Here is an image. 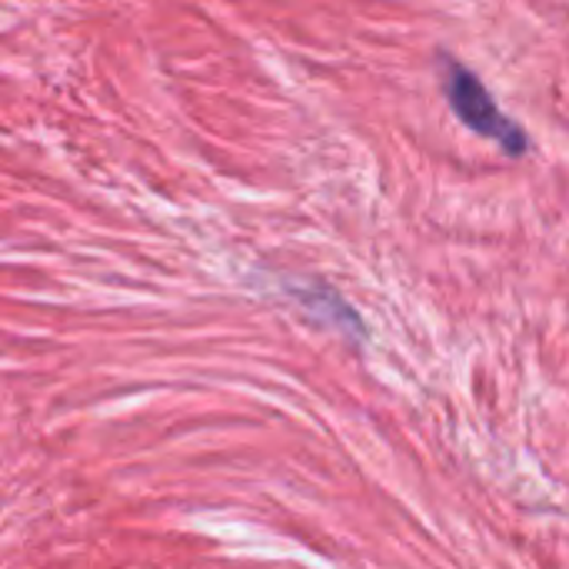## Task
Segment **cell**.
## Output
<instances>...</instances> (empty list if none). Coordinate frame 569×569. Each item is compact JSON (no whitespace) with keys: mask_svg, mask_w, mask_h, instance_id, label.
I'll list each match as a JSON object with an SVG mask.
<instances>
[{"mask_svg":"<svg viewBox=\"0 0 569 569\" xmlns=\"http://www.w3.org/2000/svg\"><path fill=\"white\" fill-rule=\"evenodd\" d=\"M297 293V300L310 310V313H317V317H323L327 323H337L343 333H350V337H363V323H360V317L333 293V290H327V287H310V290H293Z\"/></svg>","mask_w":569,"mask_h":569,"instance_id":"2","label":"cell"},{"mask_svg":"<svg viewBox=\"0 0 569 569\" xmlns=\"http://www.w3.org/2000/svg\"><path fill=\"white\" fill-rule=\"evenodd\" d=\"M443 67V93L453 107V113L480 137L487 140H497L510 157H523L527 153V133L520 123H513L500 107L497 100L490 97V90L480 83V77L453 60H440Z\"/></svg>","mask_w":569,"mask_h":569,"instance_id":"1","label":"cell"}]
</instances>
